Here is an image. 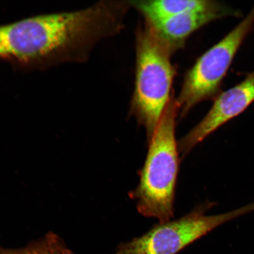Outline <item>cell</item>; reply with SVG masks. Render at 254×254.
<instances>
[{
    "mask_svg": "<svg viewBox=\"0 0 254 254\" xmlns=\"http://www.w3.org/2000/svg\"><path fill=\"white\" fill-rule=\"evenodd\" d=\"M127 1L31 16L0 25V61L25 71L87 62L98 43L123 29Z\"/></svg>",
    "mask_w": 254,
    "mask_h": 254,
    "instance_id": "cell-1",
    "label": "cell"
},
{
    "mask_svg": "<svg viewBox=\"0 0 254 254\" xmlns=\"http://www.w3.org/2000/svg\"><path fill=\"white\" fill-rule=\"evenodd\" d=\"M0 254H74L58 235L50 232L20 249L0 247Z\"/></svg>",
    "mask_w": 254,
    "mask_h": 254,
    "instance_id": "cell-9",
    "label": "cell"
},
{
    "mask_svg": "<svg viewBox=\"0 0 254 254\" xmlns=\"http://www.w3.org/2000/svg\"><path fill=\"white\" fill-rule=\"evenodd\" d=\"M254 25V6L230 33L199 57L184 77L176 98L180 117L217 94L235 56Z\"/></svg>",
    "mask_w": 254,
    "mask_h": 254,
    "instance_id": "cell-4",
    "label": "cell"
},
{
    "mask_svg": "<svg viewBox=\"0 0 254 254\" xmlns=\"http://www.w3.org/2000/svg\"><path fill=\"white\" fill-rule=\"evenodd\" d=\"M254 101V72L217 97L211 109L197 125L178 141L183 158L209 135L244 112Z\"/></svg>",
    "mask_w": 254,
    "mask_h": 254,
    "instance_id": "cell-6",
    "label": "cell"
},
{
    "mask_svg": "<svg viewBox=\"0 0 254 254\" xmlns=\"http://www.w3.org/2000/svg\"><path fill=\"white\" fill-rule=\"evenodd\" d=\"M150 24L161 23L177 15L201 7L206 0H140L129 1Z\"/></svg>",
    "mask_w": 254,
    "mask_h": 254,
    "instance_id": "cell-8",
    "label": "cell"
},
{
    "mask_svg": "<svg viewBox=\"0 0 254 254\" xmlns=\"http://www.w3.org/2000/svg\"><path fill=\"white\" fill-rule=\"evenodd\" d=\"M179 109L173 95L156 129L148 142L144 166L136 188L129 193L136 209L145 217L160 222L174 216V204L180 158L176 138Z\"/></svg>",
    "mask_w": 254,
    "mask_h": 254,
    "instance_id": "cell-2",
    "label": "cell"
},
{
    "mask_svg": "<svg viewBox=\"0 0 254 254\" xmlns=\"http://www.w3.org/2000/svg\"><path fill=\"white\" fill-rule=\"evenodd\" d=\"M136 66L130 114L151 138L172 98L176 69L171 51L147 22L136 33Z\"/></svg>",
    "mask_w": 254,
    "mask_h": 254,
    "instance_id": "cell-3",
    "label": "cell"
},
{
    "mask_svg": "<svg viewBox=\"0 0 254 254\" xmlns=\"http://www.w3.org/2000/svg\"><path fill=\"white\" fill-rule=\"evenodd\" d=\"M208 206L174 221L160 222L147 233L119 246L115 254H176L220 225L254 211V202L233 211L206 215Z\"/></svg>",
    "mask_w": 254,
    "mask_h": 254,
    "instance_id": "cell-5",
    "label": "cell"
},
{
    "mask_svg": "<svg viewBox=\"0 0 254 254\" xmlns=\"http://www.w3.org/2000/svg\"><path fill=\"white\" fill-rule=\"evenodd\" d=\"M233 14L236 15V12L227 5L220 2L206 0L201 7L161 23H147L174 54L182 49L190 35L200 28L218 19Z\"/></svg>",
    "mask_w": 254,
    "mask_h": 254,
    "instance_id": "cell-7",
    "label": "cell"
}]
</instances>
